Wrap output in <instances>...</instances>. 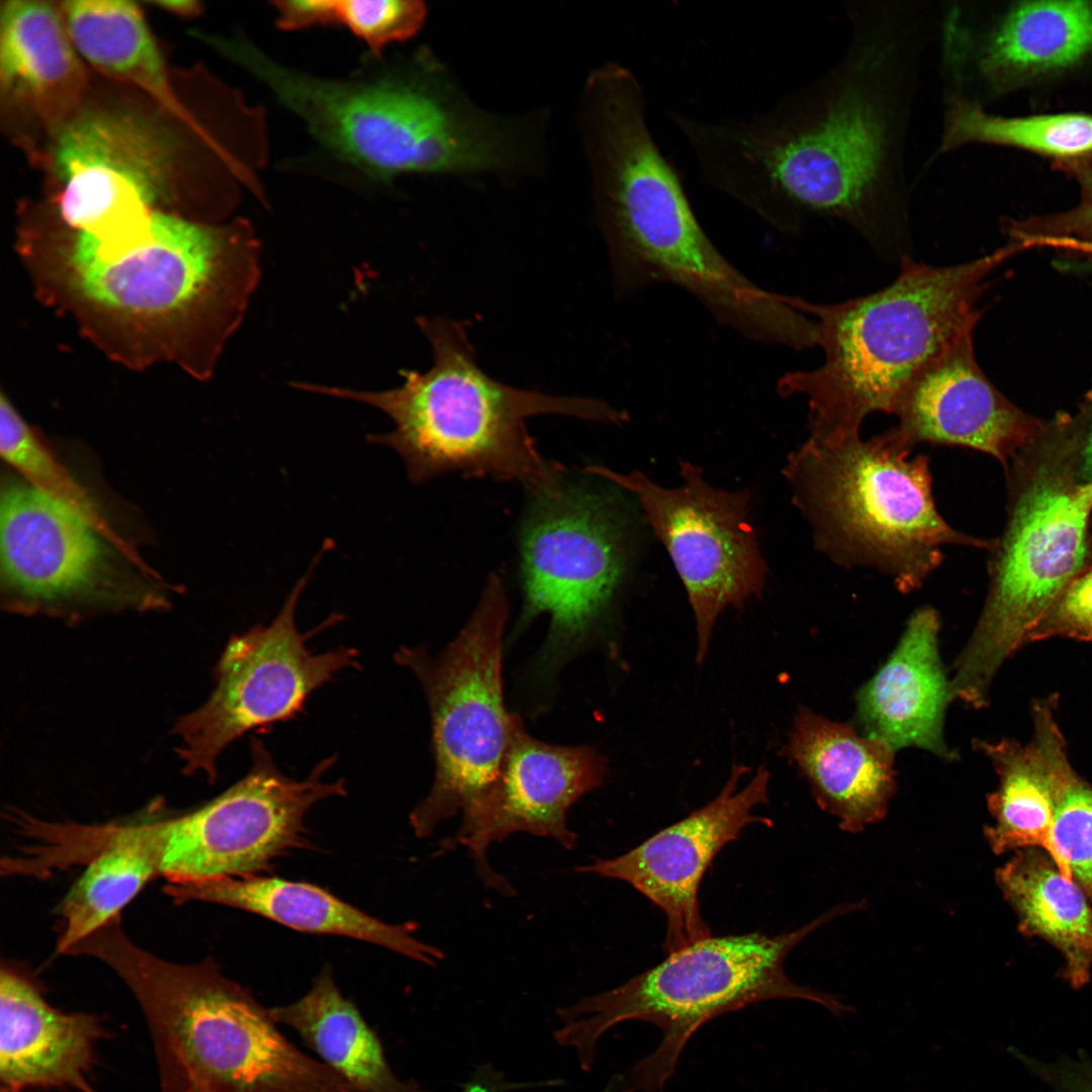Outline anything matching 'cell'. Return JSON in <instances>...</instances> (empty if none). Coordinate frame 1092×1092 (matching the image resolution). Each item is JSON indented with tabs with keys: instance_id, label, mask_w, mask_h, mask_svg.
I'll return each instance as SVG.
<instances>
[{
	"instance_id": "cell-1",
	"label": "cell",
	"mask_w": 1092,
	"mask_h": 1092,
	"mask_svg": "<svg viewBox=\"0 0 1092 1092\" xmlns=\"http://www.w3.org/2000/svg\"><path fill=\"white\" fill-rule=\"evenodd\" d=\"M844 11L846 47L824 73L765 111L688 116L679 132L705 185L778 230L823 215L893 236L907 218V141L940 2L859 0Z\"/></svg>"
},
{
	"instance_id": "cell-2",
	"label": "cell",
	"mask_w": 1092,
	"mask_h": 1092,
	"mask_svg": "<svg viewBox=\"0 0 1092 1092\" xmlns=\"http://www.w3.org/2000/svg\"><path fill=\"white\" fill-rule=\"evenodd\" d=\"M260 254L245 218L211 225L155 211L115 250L76 234L61 257L75 306L120 359H171L205 378L245 315Z\"/></svg>"
},
{
	"instance_id": "cell-3",
	"label": "cell",
	"mask_w": 1092,
	"mask_h": 1092,
	"mask_svg": "<svg viewBox=\"0 0 1092 1092\" xmlns=\"http://www.w3.org/2000/svg\"><path fill=\"white\" fill-rule=\"evenodd\" d=\"M431 344L433 364L425 372L402 370L401 385L362 391L293 382L300 390L367 403L386 414L391 432L370 435L371 443L392 448L412 482L449 472L519 481L529 492L553 485L567 470L545 459L528 433L526 420L564 415L622 424L627 414L597 398L545 394L507 385L476 362L465 326L444 317L420 316Z\"/></svg>"
},
{
	"instance_id": "cell-4",
	"label": "cell",
	"mask_w": 1092,
	"mask_h": 1092,
	"mask_svg": "<svg viewBox=\"0 0 1092 1092\" xmlns=\"http://www.w3.org/2000/svg\"><path fill=\"white\" fill-rule=\"evenodd\" d=\"M79 956L108 966L145 1017L159 1092H359L279 1030L251 991L207 957L166 961L128 938L121 916L84 938Z\"/></svg>"
},
{
	"instance_id": "cell-5",
	"label": "cell",
	"mask_w": 1092,
	"mask_h": 1092,
	"mask_svg": "<svg viewBox=\"0 0 1092 1092\" xmlns=\"http://www.w3.org/2000/svg\"><path fill=\"white\" fill-rule=\"evenodd\" d=\"M1003 256L944 267L904 257L887 287L838 303L787 295L793 307L817 320L824 352L820 366L788 372L777 385L782 395L806 398L809 438L840 443L860 437L871 414L891 415L911 377L976 325L983 279Z\"/></svg>"
},
{
	"instance_id": "cell-6",
	"label": "cell",
	"mask_w": 1092,
	"mask_h": 1092,
	"mask_svg": "<svg viewBox=\"0 0 1092 1092\" xmlns=\"http://www.w3.org/2000/svg\"><path fill=\"white\" fill-rule=\"evenodd\" d=\"M859 908V902L842 904L778 935L750 932L697 940L621 986L560 1008L562 1024L553 1036L574 1050L580 1068L588 1071L599 1039L611 1027L628 1020L655 1025L662 1033L660 1043L622 1077V1087L623 1092H660L693 1034L720 1015L767 1000L803 999L841 1018L853 1008L837 995L796 984L784 965L813 931Z\"/></svg>"
},
{
	"instance_id": "cell-7",
	"label": "cell",
	"mask_w": 1092,
	"mask_h": 1092,
	"mask_svg": "<svg viewBox=\"0 0 1092 1092\" xmlns=\"http://www.w3.org/2000/svg\"><path fill=\"white\" fill-rule=\"evenodd\" d=\"M596 198L617 293L668 283L747 340L795 350L814 345L817 327L808 315L717 249L659 147L638 143L618 152L601 174Z\"/></svg>"
},
{
	"instance_id": "cell-8",
	"label": "cell",
	"mask_w": 1092,
	"mask_h": 1092,
	"mask_svg": "<svg viewBox=\"0 0 1092 1092\" xmlns=\"http://www.w3.org/2000/svg\"><path fill=\"white\" fill-rule=\"evenodd\" d=\"M222 54L266 86L333 157L378 181L405 173L500 166V134L447 103L418 76L392 69L326 78L283 65L243 34Z\"/></svg>"
},
{
	"instance_id": "cell-9",
	"label": "cell",
	"mask_w": 1092,
	"mask_h": 1092,
	"mask_svg": "<svg viewBox=\"0 0 1092 1092\" xmlns=\"http://www.w3.org/2000/svg\"><path fill=\"white\" fill-rule=\"evenodd\" d=\"M891 428L868 440L808 438L785 475L813 531L816 549L845 569L867 567L904 594L920 588L943 561L945 546L991 548L938 513L929 458Z\"/></svg>"
},
{
	"instance_id": "cell-10",
	"label": "cell",
	"mask_w": 1092,
	"mask_h": 1092,
	"mask_svg": "<svg viewBox=\"0 0 1092 1092\" xmlns=\"http://www.w3.org/2000/svg\"><path fill=\"white\" fill-rule=\"evenodd\" d=\"M508 601L491 574L469 621L439 655L400 647L395 662L420 681L431 716L435 779L410 814L418 837L473 809L494 784L520 717L507 711L503 635Z\"/></svg>"
},
{
	"instance_id": "cell-11",
	"label": "cell",
	"mask_w": 1092,
	"mask_h": 1092,
	"mask_svg": "<svg viewBox=\"0 0 1092 1092\" xmlns=\"http://www.w3.org/2000/svg\"><path fill=\"white\" fill-rule=\"evenodd\" d=\"M1092 478L1072 484L1043 469L1017 499L1001 542H995L989 594L954 664L953 699L987 704L1001 664L1022 644L1078 575L1086 554Z\"/></svg>"
},
{
	"instance_id": "cell-12",
	"label": "cell",
	"mask_w": 1092,
	"mask_h": 1092,
	"mask_svg": "<svg viewBox=\"0 0 1092 1092\" xmlns=\"http://www.w3.org/2000/svg\"><path fill=\"white\" fill-rule=\"evenodd\" d=\"M324 552L295 583L271 623L230 637L213 668L214 687L207 700L176 720V753L186 775L202 774L213 783L217 760L232 743L250 732L296 719L315 691L339 672L360 667L354 647L315 654L307 646L312 635L337 623L341 615H332L306 633L295 623L300 595Z\"/></svg>"
},
{
	"instance_id": "cell-13",
	"label": "cell",
	"mask_w": 1092,
	"mask_h": 1092,
	"mask_svg": "<svg viewBox=\"0 0 1092 1092\" xmlns=\"http://www.w3.org/2000/svg\"><path fill=\"white\" fill-rule=\"evenodd\" d=\"M525 627L550 616L548 666L579 643L609 607L627 563L626 525L614 497L567 472L530 493L519 532Z\"/></svg>"
},
{
	"instance_id": "cell-14",
	"label": "cell",
	"mask_w": 1092,
	"mask_h": 1092,
	"mask_svg": "<svg viewBox=\"0 0 1092 1092\" xmlns=\"http://www.w3.org/2000/svg\"><path fill=\"white\" fill-rule=\"evenodd\" d=\"M581 472L609 480L639 502L687 592L701 663L722 612L742 609L764 587L767 567L749 521L750 493L712 486L690 462H680L681 483L674 487L661 486L637 470L621 473L588 465Z\"/></svg>"
},
{
	"instance_id": "cell-15",
	"label": "cell",
	"mask_w": 1092,
	"mask_h": 1092,
	"mask_svg": "<svg viewBox=\"0 0 1092 1092\" xmlns=\"http://www.w3.org/2000/svg\"><path fill=\"white\" fill-rule=\"evenodd\" d=\"M248 772L193 811L166 816L162 876L167 882L237 878L268 871L307 844L305 816L322 800L345 796V779L326 781L337 755L303 780L286 776L264 742L250 738Z\"/></svg>"
},
{
	"instance_id": "cell-16",
	"label": "cell",
	"mask_w": 1092,
	"mask_h": 1092,
	"mask_svg": "<svg viewBox=\"0 0 1092 1092\" xmlns=\"http://www.w3.org/2000/svg\"><path fill=\"white\" fill-rule=\"evenodd\" d=\"M97 524L27 480L3 487L0 559L4 605L12 612L76 620L98 610L152 609L163 602L113 574Z\"/></svg>"
},
{
	"instance_id": "cell-17",
	"label": "cell",
	"mask_w": 1092,
	"mask_h": 1092,
	"mask_svg": "<svg viewBox=\"0 0 1092 1092\" xmlns=\"http://www.w3.org/2000/svg\"><path fill=\"white\" fill-rule=\"evenodd\" d=\"M177 158V139L150 116L106 110L72 117L53 153L63 220L101 248L124 244L170 194Z\"/></svg>"
},
{
	"instance_id": "cell-18",
	"label": "cell",
	"mask_w": 1092,
	"mask_h": 1092,
	"mask_svg": "<svg viewBox=\"0 0 1092 1092\" xmlns=\"http://www.w3.org/2000/svg\"><path fill=\"white\" fill-rule=\"evenodd\" d=\"M747 768L736 765L719 795L638 846L576 869L631 885L666 918L663 950L673 952L711 934L700 911L702 880L719 851L752 823L770 825L752 810L767 802L769 774L761 767L738 790Z\"/></svg>"
},
{
	"instance_id": "cell-19",
	"label": "cell",
	"mask_w": 1092,
	"mask_h": 1092,
	"mask_svg": "<svg viewBox=\"0 0 1092 1092\" xmlns=\"http://www.w3.org/2000/svg\"><path fill=\"white\" fill-rule=\"evenodd\" d=\"M606 772L605 759L593 747L539 741L519 719L494 784L463 814L452 843L470 851L487 886L511 895L514 889L487 861L488 846L526 832L551 837L573 849L576 834L568 827L567 813L580 797L603 784Z\"/></svg>"
},
{
	"instance_id": "cell-20",
	"label": "cell",
	"mask_w": 1092,
	"mask_h": 1092,
	"mask_svg": "<svg viewBox=\"0 0 1092 1092\" xmlns=\"http://www.w3.org/2000/svg\"><path fill=\"white\" fill-rule=\"evenodd\" d=\"M965 329L916 372L899 393L893 427L913 448L919 443L964 447L1006 464L1030 443L1037 423L1008 401L980 369L973 329Z\"/></svg>"
},
{
	"instance_id": "cell-21",
	"label": "cell",
	"mask_w": 1092,
	"mask_h": 1092,
	"mask_svg": "<svg viewBox=\"0 0 1092 1092\" xmlns=\"http://www.w3.org/2000/svg\"><path fill=\"white\" fill-rule=\"evenodd\" d=\"M105 1036V1026L97 1015L53 1007L30 979L2 964L1 1083L22 1089L97 1092L89 1077L96 1063L97 1043Z\"/></svg>"
},
{
	"instance_id": "cell-22",
	"label": "cell",
	"mask_w": 1092,
	"mask_h": 1092,
	"mask_svg": "<svg viewBox=\"0 0 1092 1092\" xmlns=\"http://www.w3.org/2000/svg\"><path fill=\"white\" fill-rule=\"evenodd\" d=\"M939 626L933 608L916 610L892 654L858 692L857 718L864 735L894 752L915 746L954 758L942 733L952 697L938 652Z\"/></svg>"
},
{
	"instance_id": "cell-23",
	"label": "cell",
	"mask_w": 1092,
	"mask_h": 1092,
	"mask_svg": "<svg viewBox=\"0 0 1092 1092\" xmlns=\"http://www.w3.org/2000/svg\"><path fill=\"white\" fill-rule=\"evenodd\" d=\"M1055 706L1054 696L1033 705L1034 732L1027 744L1010 739L975 743L999 776L998 789L987 797L993 823L984 829L996 854L1030 847L1052 854L1056 812L1077 776L1055 719Z\"/></svg>"
},
{
	"instance_id": "cell-24",
	"label": "cell",
	"mask_w": 1092,
	"mask_h": 1092,
	"mask_svg": "<svg viewBox=\"0 0 1092 1092\" xmlns=\"http://www.w3.org/2000/svg\"><path fill=\"white\" fill-rule=\"evenodd\" d=\"M177 904L207 902L251 912L297 931L348 936L435 966L444 953L414 935L413 923L389 924L309 883L261 875L167 882Z\"/></svg>"
},
{
	"instance_id": "cell-25",
	"label": "cell",
	"mask_w": 1092,
	"mask_h": 1092,
	"mask_svg": "<svg viewBox=\"0 0 1092 1092\" xmlns=\"http://www.w3.org/2000/svg\"><path fill=\"white\" fill-rule=\"evenodd\" d=\"M784 752L843 831L860 832L885 817L896 787L894 751L885 742L802 707Z\"/></svg>"
},
{
	"instance_id": "cell-26",
	"label": "cell",
	"mask_w": 1092,
	"mask_h": 1092,
	"mask_svg": "<svg viewBox=\"0 0 1092 1092\" xmlns=\"http://www.w3.org/2000/svg\"><path fill=\"white\" fill-rule=\"evenodd\" d=\"M153 803L140 818L91 826L96 849L58 908L57 950L70 947L113 918L158 875L165 849V815Z\"/></svg>"
},
{
	"instance_id": "cell-27",
	"label": "cell",
	"mask_w": 1092,
	"mask_h": 1092,
	"mask_svg": "<svg viewBox=\"0 0 1092 1092\" xmlns=\"http://www.w3.org/2000/svg\"><path fill=\"white\" fill-rule=\"evenodd\" d=\"M0 83L10 100L42 121L73 117L85 75L65 19L48 2L11 0L0 15Z\"/></svg>"
},
{
	"instance_id": "cell-28",
	"label": "cell",
	"mask_w": 1092,
	"mask_h": 1092,
	"mask_svg": "<svg viewBox=\"0 0 1092 1092\" xmlns=\"http://www.w3.org/2000/svg\"><path fill=\"white\" fill-rule=\"evenodd\" d=\"M995 878L1019 931L1055 946L1065 960L1062 977L1083 987L1092 970V908L1083 890L1035 847L1016 850Z\"/></svg>"
},
{
	"instance_id": "cell-29",
	"label": "cell",
	"mask_w": 1092,
	"mask_h": 1092,
	"mask_svg": "<svg viewBox=\"0 0 1092 1092\" xmlns=\"http://www.w3.org/2000/svg\"><path fill=\"white\" fill-rule=\"evenodd\" d=\"M270 1012L359 1092H428L394 1074L381 1040L340 991L330 967L323 969L304 996Z\"/></svg>"
},
{
	"instance_id": "cell-30",
	"label": "cell",
	"mask_w": 1092,
	"mask_h": 1092,
	"mask_svg": "<svg viewBox=\"0 0 1092 1092\" xmlns=\"http://www.w3.org/2000/svg\"><path fill=\"white\" fill-rule=\"evenodd\" d=\"M64 19L76 51L99 71L128 81L179 113L161 53L140 8L124 0H73Z\"/></svg>"
},
{
	"instance_id": "cell-31",
	"label": "cell",
	"mask_w": 1092,
	"mask_h": 1092,
	"mask_svg": "<svg viewBox=\"0 0 1092 1092\" xmlns=\"http://www.w3.org/2000/svg\"><path fill=\"white\" fill-rule=\"evenodd\" d=\"M973 144L1019 148L1058 159L1084 157L1092 154V115L1007 117L962 98L943 96L940 139L929 163Z\"/></svg>"
},
{
	"instance_id": "cell-32",
	"label": "cell",
	"mask_w": 1092,
	"mask_h": 1092,
	"mask_svg": "<svg viewBox=\"0 0 1092 1092\" xmlns=\"http://www.w3.org/2000/svg\"><path fill=\"white\" fill-rule=\"evenodd\" d=\"M0 451L2 457L38 488L70 504L102 530L92 500L41 444L6 396L0 401Z\"/></svg>"
},
{
	"instance_id": "cell-33",
	"label": "cell",
	"mask_w": 1092,
	"mask_h": 1092,
	"mask_svg": "<svg viewBox=\"0 0 1092 1092\" xmlns=\"http://www.w3.org/2000/svg\"><path fill=\"white\" fill-rule=\"evenodd\" d=\"M1051 857L1092 901V787L1076 776L1057 809Z\"/></svg>"
},
{
	"instance_id": "cell-34",
	"label": "cell",
	"mask_w": 1092,
	"mask_h": 1092,
	"mask_svg": "<svg viewBox=\"0 0 1092 1092\" xmlns=\"http://www.w3.org/2000/svg\"><path fill=\"white\" fill-rule=\"evenodd\" d=\"M427 8L418 0H337V25L361 39L374 58L422 28Z\"/></svg>"
},
{
	"instance_id": "cell-35",
	"label": "cell",
	"mask_w": 1092,
	"mask_h": 1092,
	"mask_svg": "<svg viewBox=\"0 0 1092 1092\" xmlns=\"http://www.w3.org/2000/svg\"><path fill=\"white\" fill-rule=\"evenodd\" d=\"M1056 636L1092 641V567L1066 586L1026 642Z\"/></svg>"
},
{
	"instance_id": "cell-36",
	"label": "cell",
	"mask_w": 1092,
	"mask_h": 1092,
	"mask_svg": "<svg viewBox=\"0 0 1092 1092\" xmlns=\"http://www.w3.org/2000/svg\"><path fill=\"white\" fill-rule=\"evenodd\" d=\"M271 5L276 25L285 31L337 24V0H276Z\"/></svg>"
},
{
	"instance_id": "cell-37",
	"label": "cell",
	"mask_w": 1092,
	"mask_h": 1092,
	"mask_svg": "<svg viewBox=\"0 0 1092 1092\" xmlns=\"http://www.w3.org/2000/svg\"><path fill=\"white\" fill-rule=\"evenodd\" d=\"M1021 1061L1056 1092H1092V1062L1088 1060L1046 1064L1022 1056Z\"/></svg>"
},
{
	"instance_id": "cell-38",
	"label": "cell",
	"mask_w": 1092,
	"mask_h": 1092,
	"mask_svg": "<svg viewBox=\"0 0 1092 1092\" xmlns=\"http://www.w3.org/2000/svg\"><path fill=\"white\" fill-rule=\"evenodd\" d=\"M1078 170L1082 189L1081 202L1075 209L1059 218V223L1067 231L1092 238V169Z\"/></svg>"
},
{
	"instance_id": "cell-39",
	"label": "cell",
	"mask_w": 1092,
	"mask_h": 1092,
	"mask_svg": "<svg viewBox=\"0 0 1092 1092\" xmlns=\"http://www.w3.org/2000/svg\"><path fill=\"white\" fill-rule=\"evenodd\" d=\"M520 1086L506 1082L503 1076L492 1068L483 1067L476 1071L473 1078L463 1086L460 1092H505ZM604 1092H622L620 1079L617 1076L614 1077Z\"/></svg>"
},
{
	"instance_id": "cell-40",
	"label": "cell",
	"mask_w": 1092,
	"mask_h": 1092,
	"mask_svg": "<svg viewBox=\"0 0 1092 1092\" xmlns=\"http://www.w3.org/2000/svg\"><path fill=\"white\" fill-rule=\"evenodd\" d=\"M1085 468L1087 472L1092 476V430L1088 439L1087 446L1085 448ZM1092 478V477H1091Z\"/></svg>"
},
{
	"instance_id": "cell-41",
	"label": "cell",
	"mask_w": 1092,
	"mask_h": 1092,
	"mask_svg": "<svg viewBox=\"0 0 1092 1092\" xmlns=\"http://www.w3.org/2000/svg\"><path fill=\"white\" fill-rule=\"evenodd\" d=\"M0 1092H24V1089L17 1086L1 1083Z\"/></svg>"
}]
</instances>
